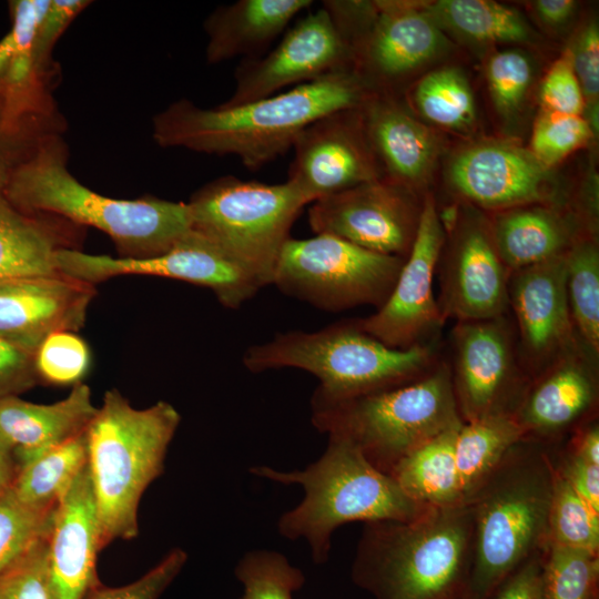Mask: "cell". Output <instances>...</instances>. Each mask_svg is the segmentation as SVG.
I'll use <instances>...</instances> for the list:
<instances>
[{
  "mask_svg": "<svg viewBox=\"0 0 599 599\" xmlns=\"http://www.w3.org/2000/svg\"><path fill=\"white\" fill-rule=\"evenodd\" d=\"M364 101L362 82L349 71L234 106L204 109L183 99L156 114L153 138L163 148L234 155L258 170L293 148L314 121Z\"/></svg>",
  "mask_w": 599,
  "mask_h": 599,
  "instance_id": "obj_1",
  "label": "cell"
},
{
  "mask_svg": "<svg viewBox=\"0 0 599 599\" xmlns=\"http://www.w3.org/2000/svg\"><path fill=\"white\" fill-rule=\"evenodd\" d=\"M62 132L45 135L12 173L8 194L20 210L93 226L110 236L120 257L163 254L191 232L187 203L112 199L79 182L68 170Z\"/></svg>",
  "mask_w": 599,
  "mask_h": 599,
  "instance_id": "obj_2",
  "label": "cell"
},
{
  "mask_svg": "<svg viewBox=\"0 0 599 599\" xmlns=\"http://www.w3.org/2000/svg\"><path fill=\"white\" fill-rule=\"evenodd\" d=\"M554 476L548 448L522 438L468 501L471 555L463 599H486L511 571L547 547Z\"/></svg>",
  "mask_w": 599,
  "mask_h": 599,
  "instance_id": "obj_3",
  "label": "cell"
},
{
  "mask_svg": "<svg viewBox=\"0 0 599 599\" xmlns=\"http://www.w3.org/2000/svg\"><path fill=\"white\" fill-rule=\"evenodd\" d=\"M471 529L468 505L432 508L408 521L365 522L352 580L375 599L464 596Z\"/></svg>",
  "mask_w": 599,
  "mask_h": 599,
  "instance_id": "obj_4",
  "label": "cell"
},
{
  "mask_svg": "<svg viewBox=\"0 0 599 599\" xmlns=\"http://www.w3.org/2000/svg\"><path fill=\"white\" fill-rule=\"evenodd\" d=\"M180 422L179 412L166 402L136 409L118 389L105 392L85 432L102 549L139 535L140 500L163 474Z\"/></svg>",
  "mask_w": 599,
  "mask_h": 599,
  "instance_id": "obj_5",
  "label": "cell"
},
{
  "mask_svg": "<svg viewBox=\"0 0 599 599\" xmlns=\"http://www.w3.org/2000/svg\"><path fill=\"white\" fill-rule=\"evenodd\" d=\"M250 473L303 486V500L280 517L277 528L287 539L304 538L315 564L328 560L332 534L344 524L408 521L432 509L410 499L392 476L375 468L351 440L336 434L328 435L323 455L302 470L256 466Z\"/></svg>",
  "mask_w": 599,
  "mask_h": 599,
  "instance_id": "obj_6",
  "label": "cell"
},
{
  "mask_svg": "<svg viewBox=\"0 0 599 599\" xmlns=\"http://www.w3.org/2000/svg\"><path fill=\"white\" fill-rule=\"evenodd\" d=\"M438 363L435 342L392 348L354 321L316 332L292 331L253 345L243 364L254 373L284 367L318 378L312 402L336 403L415 380Z\"/></svg>",
  "mask_w": 599,
  "mask_h": 599,
  "instance_id": "obj_7",
  "label": "cell"
},
{
  "mask_svg": "<svg viewBox=\"0 0 599 599\" xmlns=\"http://www.w3.org/2000/svg\"><path fill=\"white\" fill-rule=\"evenodd\" d=\"M311 404L312 423L319 432L346 437L387 475L415 448L463 423L446 362L403 385Z\"/></svg>",
  "mask_w": 599,
  "mask_h": 599,
  "instance_id": "obj_8",
  "label": "cell"
},
{
  "mask_svg": "<svg viewBox=\"0 0 599 599\" xmlns=\"http://www.w3.org/2000/svg\"><path fill=\"white\" fill-rule=\"evenodd\" d=\"M59 131H64V124L52 97L0 78V281L59 273L58 252L77 248L67 234L75 224L27 213L8 194L18 164L45 135Z\"/></svg>",
  "mask_w": 599,
  "mask_h": 599,
  "instance_id": "obj_9",
  "label": "cell"
},
{
  "mask_svg": "<svg viewBox=\"0 0 599 599\" xmlns=\"http://www.w3.org/2000/svg\"><path fill=\"white\" fill-rule=\"evenodd\" d=\"M192 230L222 250L263 287L307 202L288 181L267 184L219 177L187 202Z\"/></svg>",
  "mask_w": 599,
  "mask_h": 599,
  "instance_id": "obj_10",
  "label": "cell"
},
{
  "mask_svg": "<svg viewBox=\"0 0 599 599\" xmlns=\"http://www.w3.org/2000/svg\"><path fill=\"white\" fill-rule=\"evenodd\" d=\"M404 261L329 234L288 238L272 284L325 311L338 312L359 305L379 308L388 298Z\"/></svg>",
  "mask_w": 599,
  "mask_h": 599,
  "instance_id": "obj_11",
  "label": "cell"
},
{
  "mask_svg": "<svg viewBox=\"0 0 599 599\" xmlns=\"http://www.w3.org/2000/svg\"><path fill=\"white\" fill-rule=\"evenodd\" d=\"M453 390L463 423L514 416L531 382L507 315L456 322L450 333Z\"/></svg>",
  "mask_w": 599,
  "mask_h": 599,
  "instance_id": "obj_12",
  "label": "cell"
},
{
  "mask_svg": "<svg viewBox=\"0 0 599 599\" xmlns=\"http://www.w3.org/2000/svg\"><path fill=\"white\" fill-rule=\"evenodd\" d=\"M58 272L95 285L114 276L152 275L179 280L212 290L227 308H238L262 286L216 245L191 230L167 252L145 258L92 255L61 248Z\"/></svg>",
  "mask_w": 599,
  "mask_h": 599,
  "instance_id": "obj_13",
  "label": "cell"
},
{
  "mask_svg": "<svg viewBox=\"0 0 599 599\" xmlns=\"http://www.w3.org/2000/svg\"><path fill=\"white\" fill-rule=\"evenodd\" d=\"M445 240L436 205L428 197L422 206L415 240L388 298L372 315L354 319L361 329L398 349L435 342L445 323L433 290Z\"/></svg>",
  "mask_w": 599,
  "mask_h": 599,
  "instance_id": "obj_14",
  "label": "cell"
},
{
  "mask_svg": "<svg viewBox=\"0 0 599 599\" xmlns=\"http://www.w3.org/2000/svg\"><path fill=\"white\" fill-rule=\"evenodd\" d=\"M361 104L319 118L296 138L287 181L307 204L377 180L366 120L357 114Z\"/></svg>",
  "mask_w": 599,
  "mask_h": 599,
  "instance_id": "obj_15",
  "label": "cell"
},
{
  "mask_svg": "<svg viewBox=\"0 0 599 599\" xmlns=\"http://www.w3.org/2000/svg\"><path fill=\"white\" fill-rule=\"evenodd\" d=\"M351 53L328 12H308L264 57L245 58L235 71V89L222 103L256 101L288 85H300L348 71Z\"/></svg>",
  "mask_w": 599,
  "mask_h": 599,
  "instance_id": "obj_16",
  "label": "cell"
},
{
  "mask_svg": "<svg viewBox=\"0 0 599 599\" xmlns=\"http://www.w3.org/2000/svg\"><path fill=\"white\" fill-rule=\"evenodd\" d=\"M565 255L509 276V309L516 318L519 358L531 380L562 356L583 347L568 307Z\"/></svg>",
  "mask_w": 599,
  "mask_h": 599,
  "instance_id": "obj_17",
  "label": "cell"
},
{
  "mask_svg": "<svg viewBox=\"0 0 599 599\" xmlns=\"http://www.w3.org/2000/svg\"><path fill=\"white\" fill-rule=\"evenodd\" d=\"M315 234H329L365 250L405 258L419 215L395 184L378 180L322 197L308 209Z\"/></svg>",
  "mask_w": 599,
  "mask_h": 599,
  "instance_id": "obj_18",
  "label": "cell"
},
{
  "mask_svg": "<svg viewBox=\"0 0 599 599\" xmlns=\"http://www.w3.org/2000/svg\"><path fill=\"white\" fill-rule=\"evenodd\" d=\"M598 359L579 347L530 382L514 417L524 438L556 447L598 417Z\"/></svg>",
  "mask_w": 599,
  "mask_h": 599,
  "instance_id": "obj_19",
  "label": "cell"
},
{
  "mask_svg": "<svg viewBox=\"0 0 599 599\" xmlns=\"http://www.w3.org/2000/svg\"><path fill=\"white\" fill-rule=\"evenodd\" d=\"M457 233L440 271L437 301L443 317L456 322L491 319L509 311L510 272L491 237L490 225L470 222Z\"/></svg>",
  "mask_w": 599,
  "mask_h": 599,
  "instance_id": "obj_20",
  "label": "cell"
},
{
  "mask_svg": "<svg viewBox=\"0 0 599 599\" xmlns=\"http://www.w3.org/2000/svg\"><path fill=\"white\" fill-rule=\"evenodd\" d=\"M95 295L94 285L62 273L0 281V337L34 354L60 331H79Z\"/></svg>",
  "mask_w": 599,
  "mask_h": 599,
  "instance_id": "obj_21",
  "label": "cell"
},
{
  "mask_svg": "<svg viewBox=\"0 0 599 599\" xmlns=\"http://www.w3.org/2000/svg\"><path fill=\"white\" fill-rule=\"evenodd\" d=\"M546 170L528 150L487 142L468 148L455 158L450 180L474 204L502 211L551 200Z\"/></svg>",
  "mask_w": 599,
  "mask_h": 599,
  "instance_id": "obj_22",
  "label": "cell"
},
{
  "mask_svg": "<svg viewBox=\"0 0 599 599\" xmlns=\"http://www.w3.org/2000/svg\"><path fill=\"white\" fill-rule=\"evenodd\" d=\"M102 550L95 500L88 465L59 500L48 536L52 599H84L97 583Z\"/></svg>",
  "mask_w": 599,
  "mask_h": 599,
  "instance_id": "obj_23",
  "label": "cell"
},
{
  "mask_svg": "<svg viewBox=\"0 0 599 599\" xmlns=\"http://www.w3.org/2000/svg\"><path fill=\"white\" fill-rule=\"evenodd\" d=\"M375 4L359 50L363 63L379 79L400 78L444 48L440 28L428 13L398 2Z\"/></svg>",
  "mask_w": 599,
  "mask_h": 599,
  "instance_id": "obj_24",
  "label": "cell"
},
{
  "mask_svg": "<svg viewBox=\"0 0 599 599\" xmlns=\"http://www.w3.org/2000/svg\"><path fill=\"white\" fill-rule=\"evenodd\" d=\"M98 412L90 387L73 385L53 404H35L11 396L0 400V435L13 447L18 466L83 434Z\"/></svg>",
  "mask_w": 599,
  "mask_h": 599,
  "instance_id": "obj_25",
  "label": "cell"
},
{
  "mask_svg": "<svg viewBox=\"0 0 599 599\" xmlns=\"http://www.w3.org/2000/svg\"><path fill=\"white\" fill-rule=\"evenodd\" d=\"M312 4V0H240L216 8L204 22L207 62L256 57Z\"/></svg>",
  "mask_w": 599,
  "mask_h": 599,
  "instance_id": "obj_26",
  "label": "cell"
},
{
  "mask_svg": "<svg viewBox=\"0 0 599 599\" xmlns=\"http://www.w3.org/2000/svg\"><path fill=\"white\" fill-rule=\"evenodd\" d=\"M489 225L510 273L562 256L579 238L572 222L545 204L499 211Z\"/></svg>",
  "mask_w": 599,
  "mask_h": 599,
  "instance_id": "obj_27",
  "label": "cell"
},
{
  "mask_svg": "<svg viewBox=\"0 0 599 599\" xmlns=\"http://www.w3.org/2000/svg\"><path fill=\"white\" fill-rule=\"evenodd\" d=\"M369 102L365 120L377 159L399 184L418 182L434 159L432 133L392 101Z\"/></svg>",
  "mask_w": 599,
  "mask_h": 599,
  "instance_id": "obj_28",
  "label": "cell"
},
{
  "mask_svg": "<svg viewBox=\"0 0 599 599\" xmlns=\"http://www.w3.org/2000/svg\"><path fill=\"white\" fill-rule=\"evenodd\" d=\"M461 424L418 446L392 469L389 476L414 501L429 508L464 505L455 461Z\"/></svg>",
  "mask_w": 599,
  "mask_h": 599,
  "instance_id": "obj_29",
  "label": "cell"
},
{
  "mask_svg": "<svg viewBox=\"0 0 599 599\" xmlns=\"http://www.w3.org/2000/svg\"><path fill=\"white\" fill-rule=\"evenodd\" d=\"M524 438L511 415H498L463 423L455 441V461L463 504L498 466L507 451Z\"/></svg>",
  "mask_w": 599,
  "mask_h": 599,
  "instance_id": "obj_30",
  "label": "cell"
},
{
  "mask_svg": "<svg viewBox=\"0 0 599 599\" xmlns=\"http://www.w3.org/2000/svg\"><path fill=\"white\" fill-rule=\"evenodd\" d=\"M85 432L21 465L11 487L14 496L34 509L50 510L57 507L87 465Z\"/></svg>",
  "mask_w": 599,
  "mask_h": 599,
  "instance_id": "obj_31",
  "label": "cell"
},
{
  "mask_svg": "<svg viewBox=\"0 0 599 599\" xmlns=\"http://www.w3.org/2000/svg\"><path fill=\"white\" fill-rule=\"evenodd\" d=\"M565 288L575 332L599 357V251L595 238L579 237L565 255Z\"/></svg>",
  "mask_w": 599,
  "mask_h": 599,
  "instance_id": "obj_32",
  "label": "cell"
},
{
  "mask_svg": "<svg viewBox=\"0 0 599 599\" xmlns=\"http://www.w3.org/2000/svg\"><path fill=\"white\" fill-rule=\"evenodd\" d=\"M428 14L439 23L478 42H525L530 29L520 14L489 0H440Z\"/></svg>",
  "mask_w": 599,
  "mask_h": 599,
  "instance_id": "obj_33",
  "label": "cell"
},
{
  "mask_svg": "<svg viewBox=\"0 0 599 599\" xmlns=\"http://www.w3.org/2000/svg\"><path fill=\"white\" fill-rule=\"evenodd\" d=\"M599 551L548 544L542 558L540 599H597Z\"/></svg>",
  "mask_w": 599,
  "mask_h": 599,
  "instance_id": "obj_34",
  "label": "cell"
},
{
  "mask_svg": "<svg viewBox=\"0 0 599 599\" xmlns=\"http://www.w3.org/2000/svg\"><path fill=\"white\" fill-rule=\"evenodd\" d=\"M548 544L599 551V512L556 468L548 515Z\"/></svg>",
  "mask_w": 599,
  "mask_h": 599,
  "instance_id": "obj_35",
  "label": "cell"
},
{
  "mask_svg": "<svg viewBox=\"0 0 599 599\" xmlns=\"http://www.w3.org/2000/svg\"><path fill=\"white\" fill-rule=\"evenodd\" d=\"M423 115L443 126L461 129L475 119V101L465 75L448 68L428 73L414 92Z\"/></svg>",
  "mask_w": 599,
  "mask_h": 599,
  "instance_id": "obj_36",
  "label": "cell"
},
{
  "mask_svg": "<svg viewBox=\"0 0 599 599\" xmlns=\"http://www.w3.org/2000/svg\"><path fill=\"white\" fill-rule=\"evenodd\" d=\"M235 577L243 586L241 599H293L305 576L287 558L273 550L247 551L235 567Z\"/></svg>",
  "mask_w": 599,
  "mask_h": 599,
  "instance_id": "obj_37",
  "label": "cell"
},
{
  "mask_svg": "<svg viewBox=\"0 0 599 599\" xmlns=\"http://www.w3.org/2000/svg\"><path fill=\"white\" fill-rule=\"evenodd\" d=\"M21 502L11 488L0 491V576L49 534L55 511Z\"/></svg>",
  "mask_w": 599,
  "mask_h": 599,
  "instance_id": "obj_38",
  "label": "cell"
},
{
  "mask_svg": "<svg viewBox=\"0 0 599 599\" xmlns=\"http://www.w3.org/2000/svg\"><path fill=\"white\" fill-rule=\"evenodd\" d=\"M39 382L65 386L82 383L91 364L87 342L72 331L47 336L33 354Z\"/></svg>",
  "mask_w": 599,
  "mask_h": 599,
  "instance_id": "obj_39",
  "label": "cell"
},
{
  "mask_svg": "<svg viewBox=\"0 0 599 599\" xmlns=\"http://www.w3.org/2000/svg\"><path fill=\"white\" fill-rule=\"evenodd\" d=\"M590 136L591 128L581 115L546 110L535 123L531 153L547 167L585 144Z\"/></svg>",
  "mask_w": 599,
  "mask_h": 599,
  "instance_id": "obj_40",
  "label": "cell"
},
{
  "mask_svg": "<svg viewBox=\"0 0 599 599\" xmlns=\"http://www.w3.org/2000/svg\"><path fill=\"white\" fill-rule=\"evenodd\" d=\"M50 1L14 0L9 2L12 27L0 40V78L14 62H31L34 65L33 43Z\"/></svg>",
  "mask_w": 599,
  "mask_h": 599,
  "instance_id": "obj_41",
  "label": "cell"
},
{
  "mask_svg": "<svg viewBox=\"0 0 599 599\" xmlns=\"http://www.w3.org/2000/svg\"><path fill=\"white\" fill-rule=\"evenodd\" d=\"M48 536L39 539L18 562L0 576V599H52Z\"/></svg>",
  "mask_w": 599,
  "mask_h": 599,
  "instance_id": "obj_42",
  "label": "cell"
},
{
  "mask_svg": "<svg viewBox=\"0 0 599 599\" xmlns=\"http://www.w3.org/2000/svg\"><path fill=\"white\" fill-rule=\"evenodd\" d=\"M487 78L497 106L505 111L512 110L520 103L529 87L531 65L521 52L501 51L489 60Z\"/></svg>",
  "mask_w": 599,
  "mask_h": 599,
  "instance_id": "obj_43",
  "label": "cell"
},
{
  "mask_svg": "<svg viewBox=\"0 0 599 599\" xmlns=\"http://www.w3.org/2000/svg\"><path fill=\"white\" fill-rule=\"evenodd\" d=\"M187 554L172 549L156 566L129 585L111 588L101 582L93 586L84 599H159L184 567Z\"/></svg>",
  "mask_w": 599,
  "mask_h": 599,
  "instance_id": "obj_44",
  "label": "cell"
},
{
  "mask_svg": "<svg viewBox=\"0 0 599 599\" xmlns=\"http://www.w3.org/2000/svg\"><path fill=\"white\" fill-rule=\"evenodd\" d=\"M571 63L580 84L585 103L590 109L589 125L597 126L599 95V32L596 23L587 26L569 50Z\"/></svg>",
  "mask_w": 599,
  "mask_h": 599,
  "instance_id": "obj_45",
  "label": "cell"
},
{
  "mask_svg": "<svg viewBox=\"0 0 599 599\" xmlns=\"http://www.w3.org/2000/svg\"><path fill=\"white\" fill-rule=\"evenodd\" d=\"M540 93L547 111L581 114L586 103L569 51L556 61L547 72Z\"/></svg>",
  "mask_w": 599,
  "mask_h": 599,
  "instance_id": "obj_46",
  "label": "cell"
},
{
  "mask_svg": "<svg viewBox=\"0 0 599 599\" xmlns=\"http://www.w3.org/2000/svg\"><path fill=\"white\" fill-rule=\"evenodd\" d=\"M87 0H51L33 43V62L38 72L48 73L51 51L72 20L89 4Z\"/></svg>",
  "mask_w": 599,
  "mask_h": 599,
  "instance_id": "obj_47",
  "label": "cell"
},
{
  "mask_svg": "<svg viewBox=\"0 0 599 599\" xmlns=\"http://www.w3.org/2000/svg\"><path fill=\"white\" fill-rule=\"evenodd\" d=\"M547 448L556 470L599 512V464L582 457L567 443Z\"/></svg>",
  "mask_w": 599,
  "mask_h": 599,
  "instance_id": "obj_48",
  "label": "cell"
},
{
  "mask_svg": "<svg viewBox=\"0 0 599 599\" xmlns=\"http://www.w3.org/2000/svg\"><path fill=\"white\" fill-rule=\"evenodd\" d=\"M38 383L33 354L0 337V400L19 396Z\"/></svg>",
  "mask_w": 599,
  "mask_h": 599,
  "instance_id": "obj_49",
  "label": "cell"
},
{
  "mask_svg": "<svg viewBox=\"0 0 599 599\" xmlns=\"http://www.w3.org/2000/svg\"><path fill=\"white\" fill-rule=\"evenodd\" d=\"M548 546V545H547ZM546 548L518 566L486 599H540V577Z\"/></svg>",
  "mask_w": 599,
  "mask_h": 599,
  "instance_id": "obj_50",
  "label": "cell"
},
{
  "mask_svg": "<svg viewBox=\"0 0 599 599\" xmlns=\"http://www.w3.org/2000/svg\"><path fill=\"white\" fill-rule=\"evenodd\" d=\"M535 8L542 21L557 26L572 14L576 2L572 0H539L535 2Z\"/></svg>",
  "mask_w": 599,
  "mask_h": 599,
  "instance_id": "obj_51",
  "label": "cell"
},
{
  "mask_svg": "<svg viewBox=\"0 0 599 599\" xmlns=\"http://www.w3.org/2000/svg\"><path fill=\"white\" fill-rule=\"evenodd\" d=\"M19 466L13 447L0 435V491L10 489Z\"/></svg>",
  "mask_w": 599,
  "mask_h": 599,
  "instance_id": "obj_52",
  "label": "cell"
},
{
  "mask_svg": "<svg viewBox=\"0 0 599 599\" xmlns=\"http://www.w3.org/2000/svg\"><path fill=\"white\" fill-rule=\"evenodd\" d=\"M445 599H463V596H451Z\"/></svg>",
  "mask_w": 599,
  "mask_h": 599,
  "instance_id": "obj_53",
  "label": "cell"
}]
</instances>
